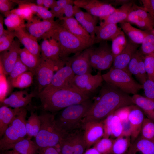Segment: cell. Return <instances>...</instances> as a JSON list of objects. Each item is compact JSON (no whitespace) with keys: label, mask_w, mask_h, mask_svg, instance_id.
<instances>
[{"label":"cell","mask_w":154,"mask_h":154,"mask_svg":"<svg viewBox=\"0 0 154 154\" xmlns=\"http://www.w3.org/2000/svg\"><path fill=\"white\" fill-rule=\"evenodd\" d=\"M98 97L83 119L82 125L89 121H103L119 109L133 104L129 94L106 83L102 87Z\"/></svg>","instance_id":"1"},{"label":"cell","mask_w":154,"mask_h":154,"mask_svg":"<svg viewBox=\"0 0 154 154\" xmlns=\"http://www.w3.org/2000/svg\"><path fill=\"white\" fill-rule=\"evenodd\" d=\"M42 110L56 114L70 105L90 98L73 88L59 89L45 94H38Z\"/></svg>","instance_id":"2"},{"label":"cell","mask_w":154,"mask_h":154,"mask_svg":"<svg viewBox=\"0 0 154 154\" xmlns=\"http://www.w3.org/2000/svg\"><path fill=\"white\" fill-rule=\"evenodd\" d=\"M93 102L91 98L74 104L61 110L55 116L56 124L65 134L82 128V121L91 107Z\"/></svg>","instance_id":"3"},{"label":"cell","mask_w":154,"mask_h":154,"mask_svg":"<svg viewBox=\"0 0 154 154\" xmlns=\"http://www.w3.org/2000/svg\"><path fill=\"white\" fill-rule=\"evenodd\" d=\"M51 38L59 44L61 50V58L65 61L72 54L81 52L92 46L87 44L72 34L60 22L47 33L43 39Z\"/></svg>","instance_id":"4"},{"label":"cell","mask_w":154,"mask_h":154,"mask_svg":"<svg viewBox=\"0 0 154 154\" xmlns=\"http://www.w3.org/2000/svg\"><path fill=\"white\" fill-rule=\"evenodd\" d=\"M38 116L40 127L35 137V142L39 149L54 147L60 142L65 135L57 126L55 114L43 110Z\"/></svg>","instance_id":"5"},{"label":"cell","mask_w":154,"mask_h":154,"mask_svg":"<svg viewBox=\"0 0 154 154\" xmlns=\"http://www.w3.org/2000/svg\"><path fill=\"white\" fill-rule=\"evenodd\" d=\"M27 109L21 108L5 130L0 140V149L2 151L11 149L14 144L27 135L26 127Z\"/></svg>","instance_id":"6"},{"label":"cell","mask_w":154,"mask_h":154,"mask_svg":"<svg viewBox=\"0 0 154 154\" xmlns=\"http://www.w3.org/2000/svg\"><path fill=\"white\" fill-rule=\"evenodd\" d=\"M106 83L127 94H137L143 89V85L136 82L128 72L111 67L107 73L102 74Z\"/></svg>","instance_id":"7"},{"label":"cell","mask_w":154,"mask_h":154,"mask_svg":"<svg viewBox=\"0 0 154 154\" xmlns=\"http://www.w3.org/2000/svg\"><path fill=\"white\" fill-rule=\"evenodd\" d=\"M65 64L63 60L56 62L40 57V63L35 75L38 85V93L50 84L54 72L64 66Z\"/></svg>","instance_id":"8"},{"label":"cell","mask_w":154,"mask_h":154,"mask_svg":"<svg viewBox=\"0 0 154 154\" xmlns=\"http://www.w3.org/2000/svg\"><path fill=\"white\" fill-rule=\"evenodd\" d=\"M81 128L65 134L60 141L62 154H83L86 147Z\"/></svg>","instance_id":"9"},{"label":"cell","mask_w":154,"mask_h":154,"mask_svg":"<svg viewBox=\"0 0 154 154\" xmlns=\"http://www.w3.org/2000/svg\"><path fill=\"white\" fill-rule=\"evenodd\" d=\"M104 81L102 74L98 73L93 75L91 73L75 75L72 82L73 87L82 93L90 96Z\"/></svg>","instance_id":"10"},{"label":"cell","mask_w":154,"mask_h":154,"mask_svg":"<svg viewBox=\"0 0 154 154\" xmlns=\"http://www.w3.org/2000/svg\"><path fill=\"white\" fill-rule=\"evenodd\" d=\"M75 75L70 67L65 64L54 74L50 84L38 94H45L63 88H74L72 82Z\"/></svg>","instance_id":"11"},{"label":"cell","mask_w":154,"mask_h":154,"mask_svg":"<svg viewBox=\"0 0 154 154\" xmlns=\"http://www.w3.org/2000/svg\"><path fill=\"white\" fill-rule=\"evenodd\" d=\"M74 4L99 18L108 15L117 10L110 4L98 0H74Z\"/></svg>","instance_id":"12"},{"label":"cell","mask_w":154,"mask_h":154,"mask_svg":"<svg viewBox=\"0 0 154 154\" xmlns=\"http://www.w3.org/2000/svg\"><path fill=\"white\" fill-rule=\"evenodd\" d=\"M125 22L136 25L143 31H151L154 28V20L143 7L133 3Z\"/></svg>","instance_id":"13"},{"label":"cell","mask_w":154,"mask_h":154,"mask_svg":"<svg viewBox=\"0 0 154 154\" xmlns=\"http://www.w3.org/2000/svg\"><path fill=\"white\" fill-rule=\"evenodd\" d=\"M90 47L65 59L75 75L91 73L92 68L90 59Z\"/></svg>","instance_id":"14"},{"label":"cell","mask_w":154,"mask_h":154,"mask_svg":"<svg viewBox=\"0 0 154 154\" xmlns=\"http://www.w3.org/2000/svg\"><path fill=\"white\" fill-rule=\"evenodd\" d=\"M60 20L40 21L33 18L31 21L26 23L25 28L28 32L37 39L43 38L50 31Z\"/></svg>","instance_id":"15"},{"label":"cell","mask_w":154,"mask_h":154,"mask_svg":"<svg viewBox=\"0 0 154 154\" xmlns=\"http://www.w3.org/2000/svg\"><path fill=\"white\" fill-rule=\"evenodd\" d=\"M82 128L86 149L90 148L103 137L104 130L102 121L88 122L83 125Z\"/></svg>","instance_id":"16"},{"label":"cell","mask_w":154,"mask_h":154,"mask_svg":"<svg viewBox=\"0 0 154 154\" xmlns=\"http://www.w3.org/2000/svg\"><path fill=\"white\" fill-rule=\"evenodd\" d=\"M61 21V24L64 28L81 40L92 46L95 44V38L92 37L74 17H65Z\"/></svg>","instance_id":"17"},{"label":"cell","mask_w":154,"mask_h":154,"mask_svg":"<svg viewBox=\"0 0 154 154\" xmlns=\"http://www.w3.org/2000/svg\"><path fill=\"white\" fill-rule=\"evenodd\" d=\"M20 42L14 40L12 45L8 50L0 54V65L4 73L9 75L19 57L20 49Z\"/></svg>","instance_id":"18"},{"label":"cell","mask_w":154,"mask_h":154,"mask_svg":"<svg viewBox=\"0 0 154 154\" xmlns=\"http://www.w3.org/2000/svg\"><path fill=\"white\" fill-rule=\"evenodd\" d=\"M129 119L131 127V143L133 142L140 134L145 119L144 113L135 104L130 106Z\"/></svg>","instance_id":"19"},{"label":"cell","mask_w":154,"mask_h":154,"mask_svg":"<svg viewBox=\"0 0 154 154\" xmlns=\"http://www.w3.org/2000/svg\"><path fill=\"white\" fill-rule=\"evenodd\" d=\"M139 46V44L128 40L124 49L115 58L111 67L121 69L128 72V64Z\"/></svg>","instance_id":"20"},{"label":"cell","mask_w":154,"mask_h":154,"mask_svg":"<svg viewBox=\"0 0 154 154\" xmlns=\"http://www.w3.org/2000/svg\"><path fill=\"white\" fill-rule=\"evenodd\" d=\"M122 31L117 24L101 22L95 29V44L112 40Z\"/></svg>","instance_id":"21"},{"label":"cell","mask_w":154,"mask_h":154,"mask_svg":"<svg viewBox=\"0 0 154 154\" xmlns=\"http://www.w3.org/2000/svg\"><path fill=\"white\" fill-rule=\"evenodd\" d=\"M35 94L29 93L26 90L15 92L8 98L1 101L2 105L13 108H25L31 102Z\"/></svg>","instance_id":"22"},{"label":"cell","mask_w":154,"mask_h":154,"mask_svg":"<svg viewBox=\"0 0 154 154\" xmlns=\"http://www.w3.org/2000/svg\"><path fill=\"white\" fill-rule=\"evenodd\" d=\"M40 47V57L56 62L63 60L61 58L60 45L54 39L51 38L44 39Z\"/></svg>","instance_id":"23"},{"label":"cell","mask_w":154,"mask_h":154,"mask_svg":"<svg viewBox=\"0 0 154 154\" xmlns=\"http://www.w3.org/2000/svg\"><path fill=\"white\" fill-rule=\"evenodd\" d=\"M75 18L89 33L92 38H95V29L98 21V17L94 16L87 12L81 10L74 5Z\"/></svg>","instance_id":"24"},{"label":"cell","mask_w":154,"mask_h":154,"mask_svg":"<svg viewBox=\"0 0 154 154\" xmlns=\"http://www.w3.org/2000/svg\"><path fill=\"white\" fill-rule=\"evenodd\" d=\"M22 29L15 31L16 37L24 48L39 58L41 55L40 47L37 40L30 35L25 30Z\"/></svg>","instance_id":"25"},{"label":"cell","mask_w":154,"mask_h":154,"mask_svg":"<svg viewBox=\"0 0 154 154\" xmlns=\"http://www.w3.org/2000/svg\"><path fill=\"white\" fill-rule=\"evenodd\" d=\"M133 3L132 1H130L117 9L116 11L111 14L99 19L103 20V22L105 23L116 24L118 23L125 22Z\"/></svg>","instance_id":"26"},{"label":"cell","mask_w":154,"mask_h":154,"mask_svg":"<svg viewBox=\"0 0 154 154\" xmlns=\"http://www.w3.org/2000/svg\"><path fill=\"white\" fill-rule=\"evenodd\" d=\"M127 154H154V142L139 136L131 143Z\"/></svg>","instance_id":"27"},{"label":"cell","mask_w":154,"mask_h":154,"mask_svg":"<svg viewBox=\"0 0 154 154\" xmlns=\"http://www.w3.org/2000/svg\"><path fill=\"white\" fill-rule=\"evenodd\" d=\"M21 108L12 109L2 105L0 108V137H2L5 131Z\"/></svg>","instance_id":"28"},{"label":"cell","mask_w":154,"mask_h":154,"mask_svg":"<svg viewBox=\"0 0 154 154\" xmlns=\"http://www.w3.org/2000/svg\"><path fill=\"white\" fill-rule=\"evenodd\" d=\"M131 98L133 104L140 108L147 118L154 122V101L137 94Z\"/></svg>","instance_id":"29"},{"label":"cell","mask_w":154,"mask_h":154,"mask_svg":"<svg viewBox=\"0 0 154 154\" xmlns=\"http://www.w3.org/2000/svg\"><path fill=\"white\" fill-rule=\"evenodd\" d=\"M18 4V7L30 9L33 14L37 15L43 20H54L55 17L50 11L44 7L30 2L19 0H12Z\"/></svg>","instance_id":"30"},{"label":"cell","mask_w":154,"mask_h":154,"mask_svg":"<svg viewBox=\"0 0 154 154\" xmlns=\"http://www.w3.org/2000/svg\"><path fill=\"white\" fill-rule=\"evenodd\" d=\"M119 25L123 32L128 37L131 42L137 44H141L146 35L147 31L135 28L132 26L130 23L127 22L120 23Z\"/></svg>","instance_id":"31"},{"label":"cell","mask_w":154,"mask_h":154,"mask_svg":"<svg viewBox=\"0 0 154 154\" xmlns=\"http://www.w3.org/2000/svg\"><path fill=\"white\" fill-rule=\"evenodd\" d=\"M11 149L19 154H37L39 150L35 141L28 137L14 144Z\"/></svg>","instance_id":"32"},{"label":"cell","mask_w":154,"mask_h":154,"mask_svg":"<svg viewBox=\"0 0 154 154\" xmlns=\"http://www.w3.org/2000/svg\"><path fill=\"white\" fill-rule=\"evenodd\" d=\"M110 47L107 41H106L100 43L97 47L94 48L92 46L90 47V59L93 68L96 69Z\"/></svg>","instance_id":"33"},{"label":"cell","mask_w":154,"mask_h":154,"mask_svg":"<svg viewBox=\"0 0 154 154\" xmlns=\"http://www.w3.org/2000/svg\"><path fill=\"white\" fill-rule=\"evenodd\" d=\"M19 58L22 62L35 75L40 62L39 58L32 54L25 48H20L19 54Z\"/></svg>","instance_id":"34"},{"label":"cell","mask_w":154,"mask_h":154,"mask_svg":"<svg viewBox=\"0 0 154 154\" xmlns=\"http://www.w3.org/2000/svg\"><path fill=\"white\" fill-rule=\"evenodd\" d=\"M40 124L38 115L36 112H31L30 116L26 122L27 137L31 139L33 137H35L40 130Z\"/></svg>","instance_id":"35"},{"label":"cell","mask_w":154,"mask_h":154,"mask_svg":"<svg viewBox=\"0 0 154 154\" xmlns=\"http://www.w3.org/2000/svg\"><path fill=\"white\" fill-rule=\"evenodd\" d=\"M4 15L5 18L4 19V23L7 30L15 31L20 29H25L26 23L25 20L18 15L10 11Z\"/></svg>","instance_id":"36"},{"label":"cell","mask_w":154,"mask_h":154,"mask_svg":"<svg viewBox=\"0 0 154 154\" xmlns=\"http://www.w3.org/2000/svg\"><path fill=\"white\" fill-rule=\"evenodd\" d=\"M131 144V137L122 136L114 139L112 154L127 153Z\"/></svg>","instance_id":"37"},{"label":"cell","mask_w":154,"mask_h":154,"mask_svg":"<svg viewBox=\"0 0 154 154\" xmlns=\"http://www.w3.org/2000/svg\"><path fill=\"white\" fill-rule=\"evenodd\" d=\"M130 106L122 107L114 112L122 123L123 128V135L127 136H130L131 134V127L129 119Z\"/></svg>","instance_id":"38"},{"label":"cell","mask_w":154,"mask_h":154,"mask_svg":"<svg viewBox=\"0 0 154 154\" xmlns=\"http://www.w3.org/2000/svg\"><path fill=\"white\" fill-rule=\"evenodd\" d=\"M33 74L30 71L19 75L10 82L11 86L15 88H23L30 86L32 84Z\"/></svg>","instance_id":"39"},{"label":"cell","mask_w":154,"mask_h":154,"mask_svg":"<svg viewBox=\"0 0 154 154\" xmlns=\"http://www.w3.org/2000/svg\"><path fill=\"white\" fill-rule=\"evenodd\" d=\"M112 41L111 50L115 58L125 48L127 45V41L125 38L124 33L122 31L114 37Z\"/></svg>","instance_id":"40"},{"label":"cell","mask_w":154,"mask_h":154,"mask_svg":"<svg viewBox=\"0 0 154 154\" xmlns=\"http://www.w3.org/2000/svg\"><path fill=\"white\" fill-rule=\"evenodd\" d=\"M140 49L145 56L154 54V35L151 31H147Z\"/></svg>","instance_id":"41"},{"label":"cell","mask_w":154,"mask_h":154,"mask_svg":"<svg viewBox=\"0 0 154 154\" xmlns=\"http://www.w3.org/2000/svg\"><path fill=\"white\" fill-rule=\"evenodd\" d=\"M114 140L103 137L94 144V147L100 154H112Z\"/></svg>","instance_id":"42"},{"label":"cell","mask_w":154,"mask_h":154,"mask_svg":"<svg viewBox=\"0 0 154 154\" xmlns=\"http://www.w3.org/2000/svg\"><path fill=\"white\" fill-rule=\"evenodd\" d=\"M16 37L15 31L5 30L0 36V53L9 49L12 45Z\"/></svg>","instance_id":"43"},{"label":"cell","mask_w":154,"mask_h":154,"mask_svg":"<svg viewBox=\"0 0 154 154\" xmlns=\"http://www.w3.org/2000/svg\"><path fill=\"white\" fill-rule=\"evenodd\" d=\"M140 134L142 137L154 142V122L145 118Z\"/></svg>","instance_id":"44"},{"label":"cell","mask_w":154,"mask_h":154,"mask_svg":"<svg viewBox=\"0 0 154 154\" xmlns=\"http://www.w3.org/2000/svg\"><path fill=\"white\" fill-rule=\"evenodd\" d=\"M111 136L114 138H116L122 135L123 128L122 123L114 112L111 120Z\"/></svg>","instance_id":"45"},{"label":"cell","mask_w":154,"mask_h":154,"mask_svg":"<svg viewBox=\"0 0 154 154\" xmlns=\"http://www.w3.org/2000/svg\"><path fill=\"white\" fill-rule=\"evenodd\" d=\"M29 69L21 61L19 57L9 75L10 82L23 73L29 71Z\"/></svg>","instance_id":"46"},{"label":"cell","mask_w":154,"mask_h":154,"mask_svg":"<svg viewBox=\"0 0 154 154\" xmlns=\"http://www.w3.org/2000/svg\"><path fill=\"white\" fill-rule=\"evenodd\" d=\"M144 65L148 78L154 82V54L145 56Z\"/></svg>","instance_id":"47"},{"label":"cell","mask_w":154,"mask_h":154,"mask_svg":"<svg viewBox=\"0 0 154 154\" xmlns=\"http://www.w3.org/2000/svg\"><path fill=\"white\" fill-rule=\"evenodd\" d=\"M10 12L17 15L27 21H32L33 18V14L31 10L28 8L18 7L11 10Z\"/></svg>","instance_id":"48"},{"label":"cell","mask_w":154,"mask_h":154,"mask_svg":"<svg viewBox=\"0 0 154 154\" xmlns=\"http://www.w3.org/2000/svg\"><path fill=\"white\" fill-rule=\"evenodd\" d=\"M143 86L145 97L154 101V82L147 78Z\"/></svg>","instance_id":"49"},{"label":"cell","mask_w":154,"mask_h":154,"mask_svg":"<svg viewBox=\"0 0 154 154\" xmlns=\"http://www.w3.org/2000/svg\"><path fill=\"white\" fill-rule=\"evenodd\" d=\"M114 112L102 121L104 130L103 138H109L111 135V120Z\"/></svg>","instance_id":"50"},{"label":"cell","mask_w":154,"mask_h":154,"mask_svg":"<svg viewBox=\"0 0 154 154\" xmlns=\"http://www.w3.org/2000/svg\"><path fill=\"white\" fill-rule=\"evenodd\" d=\"M11 0H0V11L5 15L11 11L14 3Z\"/></svg>","instance_id":"51"},{"label":"cell","mask_w":154,"mask_h":154,"mask_svg":"<svg viewBox=\"0 0 154 154\" xmlns=\"http://www.w3.org/2000/svg\"><path fill=\"white\" fill-rule=\"evenodd\" d=\"M143 7L150 14L154 20V0H141Z\"/></svg>","instance_id":"52"},{"label":"cell","mask_w":154,"mask_h":154,"mask_svg":"<svg viewBox=\"0 0 154 154\" xmlns=\"http://www.w3.org/2000/svg\"><path fill=\"white\" fill-rule=\"evenodd\" d=\"M50 9V11L55 17L58 18L60 20L62 19L64 17V9L57 5L56 2Z\"/></svg>","instance_id":"53"},{"label":"cell","mask_w":154,"mask_h":154,"mask_svg":"<svg viewBox=\"0 0 154 154\" xmlns=\"http://www.w3.org/2000/svg\"><path fill=\"white\" fill-rule=\"evenodd\" d=\"M73 4H69L67 5L64 9V14L67 18L74 17V13Z\"/></svg>","instance_id":"54"},{"label":"cell","mask_w":154,"mask_h":154,"mask_svg":"<svg viewBox=\"0 0 154 154\" xmlns=\"http://www.w3.org/2000/svg\"><path fill=\"white\" fill-rule=\"evenodd\" d=\"M38 153L39 154H61L54 147L39 149Z\"/></svg>","instance_id":"55"},{"label":"cell","mask_w":154,"mask_h":154,"mask_svg":"<svg viewBox=\"0 0 154 154\" xmlns=\"http://www.w3.org/2000/svg\"><path fill=\"white\" fill-rule=\"evenodd\" d=\"M74 0H58L56 1V4L61 8L64 9V7L68 4H74Z\"/></svg>","instance_id":"56"},{"label":"cell","mask_w":154,"mask_h":154,"mask_svg":"<svg viewBox=\"0 0 154 154\" xmlns=\"http://www.w3.org/2000/svg\"><path fill=\"white\" fill-rule=\"evenodd\" d=\"M56 1L54 0H43L42 6L48 9L53 5Z\"/></svg>","instance_id":"57"},{"label":"cell","mask_w":154,"mask_h":154,"mask_svg":"<svg viewBox=\"0 0 154 154\" xmlns=\"http://www.w3.org/2000/svg\"><path fill=\"white\" fill-rule=\"evenodd\" d=\"M4 19L3 17L1 15H0V36H1L3 33L5 31L3 26Z\"/></svg>","instance_id":"58"},{"label":"cell","mask_w":154,"mask_h":154,"mask_svg":"<svg viewBox=\"0 0 154 154\" xmlns=\"http://www.w3.org/2000/svg\"><path fill=\"white\" fill-rule=\"evenodd\" d=\"M83 154H100L94 147L86 149Z\"/></svg>","instance_id":"59"},{"label":"cell","mask_w":154,"mask_h":154,"mask_svg":"<svg viewBox=\"0 0 154 154\" xmlns=\"http://www.w3.org/2000/svg\"><path fill=\"white\" fill-rule=\"evenodd\" d=\"M3 151L4 154H19L13 150L10 151L8 150Z\"/></svg>","instance_id":"60"},{"label":"cell","mask_w":154,"mask_h":154,"mask_svg":"<svg viewBox=\"0 0 154 154\" xmlns=\"http://www.w3.org/2000/svg\"><path fill=\"white\" fill-rule=\"evenodd\" d=\"M151 32L154 35V28L151 31Z\"/></svg>","instance_id":"61"},{"label":"cell","mask_w":154,"mask_h":154,"mask_svg":"<svg viewBox=\"0 0 154 154\" xmlns=\"http://www.w3.org/2000/svg\"><path fill=\"white\" fill-rule=\"evenodd\" d=\"M1 154H4V153H3H3H2Z\"/></svg>","instance_id":"62"}]
</instances>
